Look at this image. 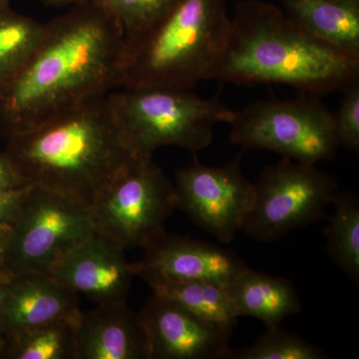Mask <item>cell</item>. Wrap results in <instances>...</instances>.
Wrapping results in <instances>:
<instances>
[{"label": "cell", "instance_id": "6da1fadb", "mask_svg": "<svg viewBox=\"0 0 359 359\" xmlns=\"http://www.w3.org/2000/svg\"><path fill=\"white\" fill-rule=\"evenodd\" d=\"M125 35L96 4L75 6L48 23L18 74L0 91V125L25 131L123 85Z\"/></svg>", "mask_w": 359, "mask_h": 359}, {"label": "cell", "instance_id": "7a4b0ae2", "mask_svg": "<svg viewBox=\"0 0 359 359\" xmlns=\"http://www.w3.org/2000/svg\"><path fill=\"white\" fill-rule=\"evenodd\" d=\"M6 152L32 185L89 208L104 187L140 160L118 124L109 93L9 135Z\"/></svg>", "mask_w": 359, "mask_h": 359}, {"label": "cell", "instance_id": "3957f363", "mask_svg": "<svg viewBox=\"0 0 359 359\" xmlns=\"http://www.w3.org/2000/svg\"><path fill=\"white\" fill-rule=\"evenodd\" d=\"M231 20L230 39L212 79L219 83L282 84L321 96L359 78V59L316 39L275 4L244 0Z\"/></svg>", "mask_w": 359, "mask_h": 359}, {"label": "cell", "instance_id": "277c9868", "mask_svg": "<svg viewBox=\"0 0 359 359\" xmlns=\"http://www.w3.org/2000/svg\"><path fill=\"white\" fill-rule=\"evenodd\" d=\"M231 26L224 0H180L145 32L125 37L123 88L191 90L214 79Z\"/></svg>", "mask_w": 359, "mask_h": 359}, {"label": "cell", "instance_id": "5b68a950", "mask_svg": "<svg viewBox=\"0 0 359 359\" xmlns=\"http://www.w3.org/2000/svg\"><path fill=\"white\" fill-rule=\"evenodd\" d=\"M111 107L130 146L140 159H153L166 146L195 153L211 145L219 123H230L235 111L218 97L204 98L191 90L168 87L123 88L110 92Z\"/></svg>", "mask_w": 359, "mask_h": 359}, {"label": "cell", "instance_id": "8992f818", "mask_svg": "<svg viewBox=\"0 0 359 359\" xmlns=\"http://www.w3.org/2000/svg\"><path fill=\"white\" fill-rule=\"evenodd\" d=\"M230 142L244 150H269L282 157L316 164L339 148L334 113L318 96L301 93L287 100L262 99L235 111Z\"/></svg>", "mask_w": 359, "mask_h": 359}, {"label": "cell", "instance_id": "52a82bcc", "mask_svg": "<svg viewBox=\"0 0 359 359\" xmlns=\"http://www.w3.org/2000/svg\"><path fill=\"white\" fill-rule=\"evenodd\" d=\"M339 192L337 179L316 164L283 157L254 183V200L242 231L259 242H276L323 218Z\"/></svg>", "mask_w": 359, "mask_h": 359}, {"label": "cell", "instance_id": "ba28073f", "mask_svg": "<svg viewBox=\"0 0 359 359\" xmlns=\"http://www.w3.org/2000/svg\"><path fill=\"white\" fill-rule=\"evenodd\" d=\"M176 208L174 184L153 159H140L104 187L90 211L95 231L126 249L163 233Z\"/></svg>", "mask_w": 359, "mask_h": 359}, {"label": "cell", "instance_id": "9c48e42d", "mask_svg": "<svg viewBox=\"0 0 359 359\" xmlns=\"http://www.w3.org/2000/svg\"><path fill=\"white\" fill-rule=\"evenodd\" d=\"M94 231L89 207L32 185L13 224L8 255L11 275L50 273L66 254Z\"/></svg>", "mask_w": 359, "mask_h": 359}, {"label": "cell", "instance_id": "30bf717a", "mask_svg": "<svg viewBox=\"0 0 359 359\" xmlns=\"http://www.w3.org/2000/svg\"><path fill=\"white\" fill-rule=\"evenodd\" d=\"M241 159L222 166L195 160L175 177L177 208L224 244L243 230L254 200V183L243 173Z\"/></svg>", "mask_w": 359, "mask_h": 359}, {"label": "cell", "instance_id": "8fae6325", "mask_svg": "<svg viewBox=\"0 0 359 359\" xmlns=\"http://www.w3.org/2000/svg\"><path fill=\"white\" fill-rule=\"evenodd\" d=\"M143 249L141 261L132 264V268L135 276H140L151 287L204 280L226 287L249 268L231 250L166 231Z\"/></svg>", "mask_w": 359, "mask_h": 359}, {"label": "cell", "instance_id": "7c38bea8", "mask_svg": "<svg viewBox=\"0 0 359 359\" xmlns=\"http://www.w3.org/2000/svg\"><path fill=\"white\" fill-rule=\"evenodd\" d=\"M151 359L229 358L231 332L156 294L141 309Z\"/></svg>", "mask_w": 359, "mask_h": 359}, {"label": "cell", "instance_id": "4fadbf2b", "mask_svg": "<svg viewBox=\"0 0 359 359\" xmlns=\"http://www.w3.org/2000/svg\"><path fill=\"white\" fill-rule=\"evenodd\" d=\"M125 248L94 231L66 254L50 275L98 304L126 302L135 276Z\"/></svg>", "mask_w": 359, "mask_h": 359}, {"label": "cell", "instance_id": "5bb4252c", "mask_svg": "<svg viewBox=\"0 0 359 359\" xmlns=\"http://www.w3.org/2000/svg\"><path fill=\"white\" fill-rule=\"evenodd\" d=\"M7 339L53 321L77 318L81 309L76 292L50 273L11 275L2 283Z\"/></svg>", "mask_w": 359, "mask_h": 359}, {"label": "cell", "instance_id": "9a60e30c", "mask_svg": "<svg viewBox=\"0 0 359 359\" xmlns=\"http://www.w3.org/2000/svg\"><path fill=\"white\" fill-rule=\"evenodd\" d=\"M76 359H151L147 330L126 302L99 304L76 321Z\"/></svg>", "mask_w": 359, "mask_h": 359}, {"label": "cell", "instance_id": "2e32d148", "mask_svg": "<svg viewBox=\"0 0 359 359\" xmlns=\"http://www.w3.org/2000/svg\"><path fill=\"white\" fill-rule=\"evenodd\" d=\"M238 318L250 316L266 327H278L287 316L301 311L294 285L280 276L248 268L226 287Z\"/></svg>", "mask_w": 359, "mask_h": 359}, {"label": "cell", "instance_id": "e0dca14e", "mask_svg": "<svg viewBox=\"0 0 359 359\" xmlns=\"http://www.w3.org/2000/svg\"><path fill=\"white\" fill-rule=\"evenodd\" d=\"M285 13L316 39L359 59V0H283Z\"/></svg>", "mask_w": 359, "mask_h": 359}, {"label": "cell", "instance_id": "ac0fdd59", "mask_svg": "<svg viewBox=\"0 0 359 359\" xmlns=\"http://www.w3.org/2000/svg\"><path fill=\"white\" fill-rule=\"evenodd\" d=\"M153 292L177 302L208 323L233 332L238 316L226 287L211 282H185L152 285Z\"/></svg>", "mask_w": 359, "mask_h": 359}, {"label": "cell", "instance_id": "d6986e66", "mask_svg": "<svg viewBox=\"0 0 359 359\" xmlns=\"http://www.w3.org/2000/svg\"><path fill=\"white\" fill-rule=\"evenodd\" d=\"M334 212L325 230L330 259L355 285L359 282V201L351 193H337Z\"/></svg>", "mask_w": 359, "mask_h": 359}, {"label": "cell", "instance_id": "ffe728a7", "mask_svg": "<svg viewBox=\"0 0 359 359\" xmlns=\"http://www.w3.org/2000/svg\"><path fill=\"white\" fill-rule=\"evenodd\" d=\"M77 318L53 321L8 337L4 359H76Z\"/></svg>", "mask_w": 359, "mask_h": 359}, {"label": "cell", "instance_id": "44dd1931", "mask_svg": "<svg viewBox=\"0 0 359 359\" xmlns=\"http://www.w3.org/2000/svg\"><path fill=\"white\" fill-rule=\"evenodd\" d=\"M45 23L0 8V91L29 59L43 36Z\"/></svg>", "mask_w": 359, "mask_h": 359}, {"label": "cell", "instance_id": "7402d4cb", "mask_svg": "<svg viewBox=\"0 0 359 359\" xmlns=\"http://www.w3.org/2000/svg\"><path fill=\"white\" fill-rule=\"evenodd\" d=\"M229 358L323 359L328 356L320 347L278 325L266 327V332L250 346L236 351L231 349Z\"/></svg>", "mask_w": 359, "mask_h": 359}, {"label": "cell", "instance_id": "603a6c76", "mask_svg": "<svg viewBox=\"0 0 359 359\" xmlns=\"http://www.w3.org/2000/svg\"><path fill=\"white\" fill-rule=\"evenodd\" d=\"M180 0H94L93 4L119 21L125 37L145 32L164 18Z\"/></svg>", "mask_w": 359, "mask_h": 359}, {"label": "cell", "instance_id": "cb8c5ba5", "mask_svg": "<svg viewBox=\"0 0 359 359\" xmlns=\"http://www.w3.org/2000/svg\"><path fill=\"white\" fill-rule=\"evenodd\" d=\"M339 109L334 113V131L339 147L359 150V78L341 90Z\"/></svg>", "mask_w": 359, "mask_h": 359}, {"label": "cell", "instance_id": "d4e9b609", "mask_svg": "<svg viewBox=\"0 0 359 359\" xmlns=\"http://www.w3.org/2000/svg\"><path fill=\"white\" fill-rule=\"evenodd\" d=\"M30 185L11 156L6 151L0 153V192L20 190Z\"/></svg>", "mask_w": 359, "mask_h": 359}, {"label": "cell", "instance_id": "484cf974", "mask_svg": "<svg viewBox=\"0 0 359 359\" xmlns=\"http://www.w3.org/2000/svg\"><path fill=\"white\" fill-rule=\"evenodd\" d=\"M32 185L20 190L0 192V223L13 224L20 215L23 201Z\"/></svg>", "mask_w": 359, "mask_h": 359}, {"label": "cell", "instance_id": "4316f807", "mask_svg": "<svg viewBox=\"0 0 359 359\" xmlns=\"http://www.w3.org/2000/svg\"><path fill=\"white\" fill-rule=\"evenodd\" d=\"M13 224L0 223V283L11 276L9 269V244H11Z\"/></svg>", "mask_w": 359, "mask_h": 359}, {"label": "cell", "instance_id": "83f0119b", "mask_svg": "<svg viewBox=\"0 0 359 359\" xmlns=\"http://www.w3.org/2000/svg\"><path fill=\"white\" fill-rule=\"evenodd\" d=\"M6 341L7 334L4 311V294H2V283H0V359H4Z\"/></svg>", "mask_w": 359, "mask_h": 359}, {"label": "cell", "instance_id": "f1b7e54d", "mask_svg": "<svg viewBox=\"0 0 359 359\" xmlns=\"http://www.w3.org/2000/svg\"><path fill=\"white\" fill-rule=\"evenodd\" d=\"M42 4L52 6H81L92 4L94 0H39Z\"/></svg>", "mask_w": 359, "mask_h": 359}, {"label": "cell", "instance_id": "f546056e", "mask_svg": "<svg viewBox=\"0 0 359 359\" xmlns=\"http://www.w3.org/2000/svg\"><path fill=\"white\" fill-rule=\"evenodd\" d=\"M11 4V0H0V8H4V7L11 6H9Z\"/></svg>", "mask_w": 359, "mask_h": 359}]
</instances>
